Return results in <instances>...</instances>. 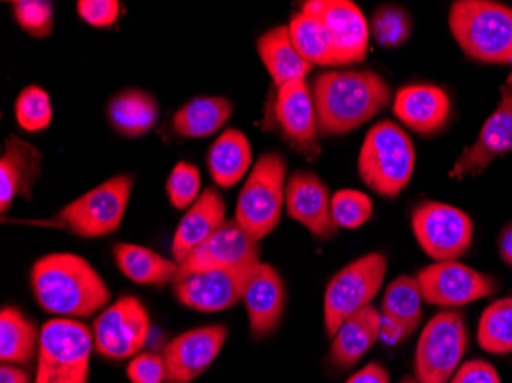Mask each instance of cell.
Wrapping results in <instances>:
<instances>
[{
	"instance_id": "20",
	"label": "cell",
	"mask_w": 512,
	"mask_h": 383,
	"mask_svg": "<svg viewBox=\"0 0 512 383\" xmlns=\"http://www.w3.org/2000/svg\"><path fill=\"white\" fill-rule=\"evenodd\" d=\"M243 301L253 336H269L283 318L286 305L283 278L270 264L260 262L244 290Z\"/></svg>"
},
{
	"instance_id": "6",
	"label": "cell",
	"mask_w": 512,
	"mask_h": 383,
	"mask_svg": "<svg viewBox=\"0 0 512 383\" xmlns=\"http://www.w3.org/2000/svg\"><path fill=\"white\" fill-rule=\"evenodd\" d=\"M94 334L83 322L51 319L40 330L34 383H88Z\"/></svg>"
},
{
	"instance_id": "16",
	"label": "cell",
	"mask_w": 512,
	"mask_h": 383,
	"mask_svg": "<svg viewBox=\"0 0 512 383\" xmlns=\"http://www.w3.org/2000/svg\"><path fill=\"white\" fill-rule=\"evenodd\" d=\"M260 255L258 241L244 232L237 221L224 220L204 243L195 247L188 258L178 264V272L255 266L260 262Z\"/></svg>"
},
{
	"instance_id": "11",
	"label": "cell",
	"mask_w": 512,
	"mask_h": 383,
	"mask_svg": "<svg viewBox=\"0 0 512 383\" xmlns=\"http://www.w3.org/2000/svg\"><path fill=\"white\" fill-rule=\"evenodd\" d=\"M260 264V262H258ZM178 272L172 285L178 301L204 313L223 311L243 299L256 266Z\"/></svg>"
},
{
	"instance_id": "18",
	"label": "cell",
	"mask_w": 512,
	"mask_h": 383,
	"mask_svg": "<svg viewBox=\"0 0 512 383\" xmlns=\"http://www.w3.org/2000/svg\"><path fill=\"white\" fill-rule=\"evenodd\" d=\"M512 152V74L500 88L496 111L482 126L476 143L465 149L451 169V178L482 174L497 157Z\"/></svg>"
},
{
	"instance_id": "32",
	"label": "cell",
	"mask_w": 512,
	"mask_h": 383,
	"mask_svg": "<svg viewBox=\"0 0 512 383\" xmlns=\"http://www.w3.org/2000/svg\"><path fill=\"white\" fill-rule=\"evenodd\" d=\"M289 33L299 56L310 65L338 66L332 36L319 17L301 11L290 22Z\"/></svg>"
},
{
	"instance_id": "19",
	"label": "cell",
	"mask_w": 512,
	"mask_h": 383,
	"mask_svg": "<svg viewBox=\"0 0 512 383\" xmlns=\"http://www.w3.org/2000/svg\"><path fill=\"white\" fill-rule=\"evenodd\" d=\"M286 206L289 217L306 227L315 238L330 239L338 232L332 217L329 187L313 172L292 174L286 184Z\"/></svg>"
},
{
	"instance_id": "26",
	"label": "cell",
	"mask_w": 512,
	"mask_h": 383,
	"mask_svg": "<svg viewBox=\"0 0 512 383\" xmlns=\"http://www.w3.org/2000/svg\"><path fill=\"white\" fill-rule=\"evenodd\" d=\"M256 50L278 89L293 80H306L313 69L293 46L289 27H276L264 33L256 42Z\"/></svg>"
},
{
	"instance_id": "7",
	"label": "cell",
	"mask_w": 512,
	"mask_h": 383,
	"mask_svg": "<svg viewBox=\"0 0 512 383\" xmlns=\"http://www.w3.org/2000/svg\"><path fill=\"white\" fill-rule=\"evenodd\" d=\"M387 275V258L382 253H368L336 273L327 285L324 298L325 331L335 336L350 316L378 296Z\"/></svg>"
},
{
	"instance_id": "14",
	"label": "cell",
	"mask_w": 512,
	"mask_h": 383,
	"mask_svg": "<svg viewBox=\"0 0 512 383\" xmlns=\"http://www.w3.org/2000/svg\"><path fill=\"white\" fill-rule=\"evenodd\" d=\"M275 118L290 148L310 161L321 155L315 102L306 80H293L278 89Z\"/></svg>"
},
{
	"instance_id": "1",
	"label": "cell",
	"mask_w": 512,
	"mask_h": 383,
	"mask_svg": "<svg viewBox=\"0 0 512 383\" xmlns=\"http://www.w3.org/2000/svg\"><path fill=\"white\" fill-rule=\"evenodd\" d=\"M312 95L319 134L341 135L381 114L391 88L375 71H327L313 80Z\"/></svg>"
},
{
	"instance_id": "34",
	"label": "cell",
	"mask_w": 512,
	"mask_h": 383,
	"mask_svg": "<svg viewBox=\"0 0 512 383\" xmlns=\"http://www.w3.org/2000/svg\"><path fill=\"white\" fill-rule=\"evenodd\" d=\"M410 14L398 5H382L371 16L370 31L384 48L404 45L411 34Z\"/></svg>"
},
{
	"instance_id": "37",
	"label": "cell",
	"mask_w": 512,
	"mask_h": 383,
	"mask_svg": "<svg viewBox=\"0 0 512 383\" xmlns=\"http://www.w3.org/2000/svg\"><path fill=\"white\" fill-rule=\"evenodd\" d=\"M13 11L22 30L31 36L43 39L53 33L54 8L51 2L16 0L13 2Z\"/></svg>"
},
{
	"instance_id": "44",
	"label": "cell",
	"mask_w": 512,
	"mask_h": 383,
	"mask_svg": "<svg viewBox=\"0 0 512 383\" xmlns=\"http://www.w3.org/2000/svg\"><path fill=\"white\" fill-rule=\"evenodd\" d=\"M499 253L500 258L503 259L505 264L512 267V224H509L499 238Z\"/></svg>"
},
{
	"instance_id": "29",
	"label": "cell",
	"mask_w": 512,
	"mask_h": 383,
	"mask_svg": "<svg viewBox=\"0 0 512 383\" xmlns=\"http://www.w3.org/2000/svg\"><path fill=\"white\" fill-rule=\"evenodd\" d=\"M114 258L123 275L137 284L161 287L174 281L180 269L177 262L163 258L148 247L135 244H117L114 247Z\"/></svg>"
},
{
	"instance_id": "31",
	"label": "cell",
	"mask_w": 512,
	"mask_h": 383,
	"mask_svg": "<svg viewBox=\"0 0 512 383\" xmlns=\"http://www.w3.org/2000/svg\"><path fill=\"white\" fill-rule=\"evenodd\" d=\"M40 333L22 311L2 308L0 313V359L4 364H30L39 353Z\"/></svg>"
},
{
	"instance_id": "25",
	"label": "cell",
	"mask_w": 512,
	"mask_h": 383,
	"mask_svg": "<svg viewBox=\"0 0 512 383\" xmlns=\"http://www.w3.org/2000/svg\"><path fill=\"white\" fill-rule=\"evenodd\" d=\"M381 339V311L373 305L350 316L333 336L330 361L336 367L350 368Z\"/></svg>"
},
{
	"instance_id": "27",
	"label": "cell",
	"mask_w": 512,
	"mask_h": 383,
	"mask_svg": "<svg viewBox=\"0 0 512 383\" xmlns=\"http://www.w3.org/2000/svg\"><path fill=\"white\" fill-rule=\"evenodd\" d=\"M106 112L112 128L129 138L148 134L158 122L157 100L142 89H126L114 95Z\"/></svg>"
},
{
	"instance_id": "12",
	"label": "cell",
	"mask_w": 512,
	"mask_h": 383,
	"mask_svg": "<svg viewBox=\"0 0 512 383\" xmlns=\"http://www.w3.org/2000/svg\"><path fill=\"white\" fill-rule=\"evenodd\" d=\"M149 330L145 305L134 296H123L94 322L96 350L109 359H128L145 347Z\"/></svg>"
},
{
	"instance_id": "43",
	"label": "cell",
	"mask_w": 512,
	"mask_h": 383,
	"mask_svg": "<svg viewBox=\"0 0 512 383\" xmlns=\"http://www.w3.org/2000/svg\"><path fill=\"white\" fill-rule=\"evenodd\" d=\"M0 383H30V377L25 371L4 364L0 368Z\"/></svg>"
},
{
	"instance_id": "35",
	"label": "cell",
	"mask_w": 512,
	"mask_h": 383,
	"mask_svg": "<svg viewBox=\"0 0 512 383\" xmlns=\"http://www.w3.org/2000/svg\"><path fill=\"white\" fill-rule=\"evenodd\" d=\"M16 120L27 132H39L48 128L53 117L50 95L39 86H28L16 100Z\"/></svg>"
},
{
	"instance_id": "23",
	"label": "cell",
	"mask_w": 512,
	"mask_h": 383,
	"mask_svg": "<svg viewBox=\"0 0 512 383\" xmlns=\"http://www.w3.org/2000/svg\"><path fill=\"white\" fill-rule=\"evenodd\" d=\"M43 155L28 141L11 135L0 158V209L7 212L14 198L31 200L34 184L42 174Z\"/></svg>"
},
{
	"instance_id": "2",
	"label": "cell",
	"mask_w": 512,
	"mask_h": 383,
	"mask_svg": "<svg viewBox=\"0 0 512 383\" xmlns=\"http://www.w3.org/2000/svg\"><path fill=\"white\" fill-rule=\"evenodd\" d=\"M31 284L43 310L60 316L91 318L111 301L99 273L82 256L51 253L34 264Z\"/></svg>"
},
{
	"instance_id": "17",
	"label": "cell",
	"mask_w": 512,
	"mask_h": 383,
	"mask_svg": "<svg viewBox=\"0 0 512 383\" xmlns=\"http://www.w3.org/2000/svg\"><path fill=\"white\" fill-rule=\"evenodd\" d=\"M227 327L215 324L180 334L165 348V383H189L211 367L227 338Z\"/></svg>"
},
{
	"instance_id": "10",
	"label": "cell",
	"mask_w": 512,
	"mask_h": 383,
	"mask_svg": "<svg viewBox=\"0 0 512 383\" xmlns=\"http://www.w3.org/2000/svg\"><path fill=\"white\" fill-rule=\"evenodd\" d=\"M411 226L417 243L434 261H456L473 243L474 226L463 210L437 201L414 207Z\"/></svg>"
},
{
	"instance_id": "21",
	"label": "cell",
	"mask_w": 512,
	"mask_h": 383,
	"mask_svg": "<svg viewBox=\"0 0 512 383\" xmlns=\"http://www.w3.org/2000/svg\"><path fill=\"white\" fill-rule=\"evenodd\" d=\"M393 112L411 131L433 135L448 123L450 97L439 86H404L394 97Z\"/></svg>"
},
{
	"instance_id": "42",
	"label": "cell",
	"mask_w": 512,
	"mask_h": 383,
	"mask_svg": "<svg viewBox=\"0 0 512 383\" xmlns=\"http://www.w3.org/2000/svg\"><path fill=\"white\" fill-rule=\"evenodd\" d=\"M345 383H390V374H388L387 368L382 367L381 364L371 362L358 373L350 376Z\"/></svg>"
},
{
	"instance_id": "15",
	"label": "cell",
	"mask_w": 512,
	"mask_h": 383,
	"mask_svg": "<svg viewBox=\"0 0 512 383\" xmlns=\"http://www.w3.org/2000/svg\"><path fill=\"white\" fill-rule=\"evenodd\" d=\"M302 11L319 17L329 30L336 65H355L367 57L370 27L358 5L350 0H309Z\"/></svg>"
},
{
	"instance_id": "8",
	"label": "cell",
	"mask_w": 512,
	"mask_h": 383,
	"mask_svg": "<svg viewBox=\"0 0 512 383\" xmlns=\"http://www.w3.org/2000/svg\"><path fill=\"white\" fill-rule=\"evenodd\" d=\"M465 316L444 310L428 321L417 342L414 376L421 383H448L460 367L467 351Z\"/></svg>"
},
{
	"instance_id": "40",
	"label": "cell",
	"mask_w": 512,
	"mask_h": 383,
	"mask_svg": "<svg viewBox=\"0 0 512 383\" xmlns=\"http://www.w3.org/2000/svg\"><path fill=\"white\" fill-rule=\"evenodd\" d=\"M77 11L91 27L106 28L119 19L120 4L117 0H80Z\"/></svg>"
},
{
	"instance_id": "24",
	"label": "cell",
	"mask_w": 512,
	"mask_h": 383,
	"mask_svg": "<svg viewBox=\"0 0 512 383\" xmlns=\"http://www.w3.org/2000/svg\"><path fill=\"white\" fill-rule=\"evenodd\" d=\"M226 220V203L217 187H207L181 218L172 243V256L180 264Z\"/></svg>"
},
{
	"instance_id": "9",
	"label": "cell",
	"mask_w": 512,
	"mask_h": 383,
	"mask_svg": "<svg viewBox=\"0 0 512 383\" xmlns=\"http://www.w3.org/2000/svg\"><path fill=\"white\" fill-rule=\"evenodd\" d=\"M132 186L134 178L131 175H115L73 203L66 204L57 213L60 227H66L82 238L111 235L122 226Z\"/></svg>"
},
{
	"instance_id": "3",
	"label": "cell",
	"mask_w": 512,
	"mask_h": 383,
	"mask_svg": "<svg viewBox=\"0 0 512 383\" xmlns=\"http://www.w3.org/2000/svg\"><path fill=\"white\" fill-rule=\"evenodd\" d=\"M448 22L457 45L470 59L511 65V7L491 0H457Z\"/></svg>"
},
{
	"instance_id": "39",
	"label": "cell",
	"mask_w": 512,
	"mask_h": 383,
	"mask_svg": "<svg viewBox=\"0 0 512 383\" xmlns=\"http://www.w3.org/2000/svg\"><path fill=\"white\" fill-rule=\"evenodd\" d=\"M132 383H163L166 379L165 359L158 354H138L128 365Z\"/></svg>"
},
{
	"instance_id": "4",
	"label": "cell",
	"mask_w": 512,
	"mask_h": 383,
	"mask_svg": "<svg viewBox=\"0 0 512 383\" xmlns=\"http://www.w3.org/2000/svg\"><path fill=\"white\" fill-rule=\"evenodd\" d=\"M414 163L416 152L407 132L384 120L365 135L358 171L362 181L376 194L396 198L410 183Z\"/></svg>"
},
{
	"instance_id": "13",
	"label": "cell",
	"mask_w": 512,
	"mask_h": 383,
	"mask_svg": "<svg viewBox=\"0 0 512 383\" xmlns=\"http://www.w3.org/2000/svg\"><path fill=\"white\" fill-rule=\"evenodd\" d=\"M422 298L439 307H463L493 295L496 279L457 261L434 262L416 276Z\"/></svg>"
},
{
	"instance_id": "33",
	"label": "cell",
	"mask_w": 512,
	"mask_h": 383,
	"mask_svg": "<svg viewBox=\"0 0 512 383\" xmlns=\"http://www.w3.org/2000/svg\"><path fill=\"white\" fill-rule=\"evenodd\" d=\"M477 342L491 354L512 353V298L499 299L483 311Z\"/></svg>"
},
{
	"instance_id": "38",
	"label": "cell",
	"mask_w": 512,
	"mask_h": 383,
	"mask_svg": "<svg viewBox=\"0 0 512 383\" xmlns=\"http://www.w3.org/2000/svg\"><path fill=\"white\" fill-rule=\"evenodd\" d=\"M201 178L197 167L181 161L174 167L169 175L166 192L169 201L177 209H186L198 200L200 194Z\"/></svg>"
},
{
	"instance_id": "45",
	"label": "cell",
	"mask_w": 512,
	"mask_h": 383,
	"mask_svg": "<svg viewBox=\"0 0 512 383\" xmlns=\"http://www.w3.org/2000/svg\"><path fill=\"white\" fill-rule=\"evenodd\" d=\"M401 383H421L416 379V376H407L401 380Z\"/></svg>"
},
{
	"instance_id": "30",
	"label": "cell",
	"mask_w": 512,
	"mask_h": 383,
	"mask_svg": "<svg viewBox=\"0 0 512 383\" xmlns=\"http://www.w3.org/2000/svg\"><path fill=\"white\" fill-rule=\"evenodd\" d=\"M232 112L226 97H197L175 114L174 128L186 138L209 137L226 125Z\"/></svg>"
},
{
	"instance_id": "28",
	"label": "cell",
	"mask_w": 512,
	"mask_h": 383,
	"mask_svg": "<svg viewBox=\"0 0 512 383\" xmlns=\"http://www.w3.org/2000/svg\"><path fill=\"white\" fill-rule=\"evenodd\" d=\"M252 164V149L249 140L238 129H226L218 137L207 154V167L212 180L230 189L240 183Z\"/></svg>"
},
{
	"instance_id": "41",
	"label": "cell",
	"mask_w": 512,
	"mask_h": 383,
	"mask_svg": "<svg viewBox=\"0 0 512 383\" xmlns=\"http://www.w3.org/2000/svg\"><path fill=\"white\" fill-rule=\"evenodd\" d=\"M448 383H502V380L490 362L473 359L460 365Z\"/></svg>"
},
{
	"instance_id": "5",
	"label": "cell",
	"mask_w": 512,
	"mask_h": 383,
	"mask_svg": "<svg viewBox=\"0 0 512 383\" xmlns=\"http://www.w3.org/2000/svg\"><path fill=\"white\" fill-rule=\"evenodd\" d=\"M286 158L278 152L261 155L238 197L235 221L255 241L278 226L286 203Z\"/></svg>"
},
{
	"instance_id": "36",
	"label": "cell",
	"mask_w": 512,
	"mask_h": 383,
	"mask_svg": "<svg viewBox=\"0 0 512 383\" xmlns=\"http://www.w3.org/2000/svg\"><path fill=\"white\" fill-rule=\"evenodd\" d=\"M373 204L359 190H339L332 198V217L342 229H359L371 218Z\"/></svg>"
},
{
	"instance_id": "22",
	"label": "cell",
	"mask_w": 512,
	"mask_h": 383,
	"mask_svg": "<svg viewBox=\"0 0 512 383\" xmlns=\"http://www.w3.org/2000/svg\"><path fill=\"white\" fill-rule=\"evenodd\" d=\"M421 285L413 276L394 279L382 299L381 339L399 344L410 338L422 322Z\"/></svg>"
}]
</instances>
